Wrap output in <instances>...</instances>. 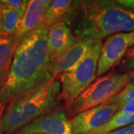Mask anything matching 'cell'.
Listing matches in <instances>:
<instances>
[{"label": "cell", "instance_id": "obj_1", "mask_svg": "<svg viewBox=\"0 0 134 134\" xmlns=\"http://www.w3.org/2000/svg\"><path fill=\"white\" fill-rule=\"evenodd\" d=\"M48 30L41 25L17 46L7 79L0 90V108L36 90L54 77L50 72Z\"/></svg>", "mask_w": 134, "mask_h": 134}, {"label": "cell", "instance_id": "obj_2", "mask_svg": "<svg viewBox=\"0 0 134 134\" xmlns=\"http://www.w3.org/2000/svg\"><path fill=\"white\" fill-rule=\"evenodd\" d=\"M69 21L74 23L73 34L77 40L97 43L115 34L134 31V10L121 7L116 1H75L66 24Z\"/></svg>", "mask_w": 134, "mask_h": 134}, {"label": "cell", "instance_id": "obj_3", "mask_svg": "<svg viewBox=\"0 0 134 134\" xmlns=\"http://www.w3.org/2000/svg\"><path fill=\"white\" fill-rule=\"evenodd\" d=\"M60 84L57 77L10 102L0 119V132L14 133L35 119L59 109Z\"/></svg>", "mask_w": 134, "mask_h": 134}, {"label": "cell", "instance_id": "obj_4", "mask_svg": "<svg viewBox=\"0 0 134 134\" xmlns=\"http://www.w3.org/2000/svg\"><path fill=\"white\" fill-rule=\"evenodd\" d=\"M130 81L128 72L110 73L98 77L75 100L66 104L67 116L73 118L83 111L104 104L119 94Z\"/></svg>", "mask_w": 134, "mask_h": 134}, {"label": "cell", "instance_id": "obj_5", "mask_svg": "<svg viewBox=\"0 0 134 134\" xmlns=\"http://www.w3.org/2000/svg\"><path fill=\"white\" fill-rule=\"evenodd\" d=\"M102 41L94 45L90 53L73 69L60 74L57 79L60 84V99L69 104L96 79Z\"/></svg>", "mask_w": 134, "mask_h": 134}, {"label": "cell", "instance_id": "obj_6", "mask_svg": "<svg viewBox=\"0 0 134 134\" xmlns=\"http://www.w3.org/2000/svg\"><path fill=\"white\" fill-rule=\"evenodd\" d=\"M133 46L134 31L115 34L107 37L101 45L96 76H103L119 65L128 49Z\"/></svg>", "mask_w": 134, "mask_h": 134}, {"label": "cell", "instance_id": "obj_7", "mask_svg": "<svg viewBox=\"0 0 134 134\" xmlns=\"http://www.w3.org/2000/svg\"><path fill=\"white\" fill-rule=\"evenodd\" d=\"M13 134H72L65 110L58 109L35 119Z\"/></svg>", "mask_w": 134, "mask_h": 134}, {"label": "cell", "instance_id": "obj_8", "mask_svg": "<svg viewBox=\"0 0 134 134\" xmlns=\"http://www.w3.org/2000/svg\"><path fill=\"white\" fill-rule=\"evenodd\" d=\"M118 110L115 104H105L77 114L70 120L72 134H88L99 128Z\"/></svg>", "mask_w": 134, "mask_h": 134}, {"label": "cell", "instance_id": "obj_9", "mask_svg": "<svg viewBox=\"0 0 134 134\" xmlns=\"http://www.w3.org/2000/svg\"><path fill=\"white\" fill-rule=\"evenodd\" d=\"M97 43L87 39L77 40L75 43L51 62L50 72L52 75L56 77L60 74L73 69L86 58Z\"/></svg>", "mask_w": 134, "mask_h": 134}, {"label": "cell", "instance_id": "obj_10", "mask_svg": "<svg viewBox=\"0 0 134 134\" xmlns=\"http://www.w3.org/2000/svg\"><path fill=\"white\" fill-rule=\"evenodd\" d=\"M52 2L51 0L29 1L19 29L14 35L17 45L28 34L43 25L45 14Z\"/></svg>", "mask_w": 134, "mask_h": 134}, {"label": "cell", "instance_id": "obj_11", "mask_svg": "<svg viewBox=\"0 0 134 134\" xmlns=\"http://www.w3.org/2000/svg\"><path fill=\"white\" fill-rule=\"evenodd\" d=\"M76 40V37L66 23L62 21L51 26L47 34V46L51 62L75 43Z\"/></svg>", "mask_w": 134, "mask_h": 134}, {"label": "cell", "instance_id": "obj_12", "mask_svg": "<svg viewBox=\"0 0 134 134\" xmlns=\"http://www.w3.org/2000/svg\"><path fill=\"white\" fill-rule=\"evenodd\" d=\"M17 46L14 35L2 34L0 37V90L7 79Z\"/></svg>", "mask_w": 134, "mask_h": 134}, {"label": "cell", "instance_id": "obj_13", "mask_svg": "<svg viewBox=\"0 0 134 134\" xmlns=\"http://www.w3.org/2000/svg\"><path fill=\"white\" fill-rule=\"evenodd\" d=\"M75 2L70 0H54L46 10L43 25L49 29L59 22H66L74 9Z\"/></svg>", "mask_w": 134, "mask_h": 134}, {"label": "cell", "instance_id": "obj_14", "mask_svg": "<svg viewBox=\"0 0 134 134\" xmlns=\"http://www.w3.org/2000/svg\"><path fill=\"white\" fill-rule=\"evenodd\" d=\"M26 9L4 10L1 11L2 17L3 34H16Z\"/></svg>", "mask_w": 134, "mask_h": 134}, {"label": "cell", "instance_id": "obj_15", "mask_svg": "<svg viewBox=\"0 0 134 134\" xmlns=\"http://www.w3.org/2000/svg\"><path fill=\"white\" fill-rule=\"evenodd\" d=\"M134 123V113L128 115L120 114L119 112L115 113L105 125L101 126L98 129L92 131L88 134H106L116 130L125 127L126 126Z\"/></svg>", "mask_w": 134, "mask_h": 134}, {"label": "cell", "instance_id": "obj_16", "mask_svg": "<svg viewBox=\"0 0 134 134\" xmlns=\"http://www.w3.org/2000/svg\"><path fill=\"white\" fill-rule=\"evenodd\" d=\"M134 98V81L130 82L119 94L108 100L105 104H115L120 111L129 101Z\"/></svg>", "mask_w": 134, "mask_h": 134}, {"label": "cell", "instance_id": "obj_17", "mask_svg": "<svg viewBox=\"0 0 134 134\" xmlns=\"http://www.w3.org/2000/svg\"><path fill=\"white\" fill-rule=\"evenodd\" d=\"M132 71H134V46L128 49L118 68V73H129Z\"/></svg>", "mask_w": 134, "mask_h": 134}, {"label": "cell", "instance_id": "obj_18", "mask_svg": "<svg viewBox=\"0 0 134 134\" xmlns=\"http://www.w3.org/2000/svg\"><path fill=\"white\" fill-rule=\"evenodd\" d=\"M29 2L26 0H0V11L4 10L26 9Z\"/></svg>", "mask_w": 134, "mask_h": 134}, {"label": "cell", "instance_id": "obj_19", "mask_svg": "<svg viewBox=\"0 0 134 134\" xmlns=\"http://www.w3.org/2000/svg\"><path fill=\"white\" fill-rule=\"evenodd\" d=\"M118 112L120 114L124 115H128L134 113V98L129 101L121 110Z\"/></svg>", "mask_w": 134, "mask_h": 134}, {"label": "cell", "instance_id": "obj_20", "mask_svg": "<svg viewBox=\"0 0 134 134\" xmlns=\"http://www.w3.org/2000/svg\"><path fill=\"white\" fill-rule=\"evenodd\" d=\"M134 131V123L132 125L126 126L125 127L120 128L114 131H112L110 133L106 134H130Z\"/></svg>", "mask_w": 134, "mask_h": 134}, {"label": "cell", "instance_id": "obj_21", "mask_svg": "<svg viewBox=\"0 0 134 134\" xmlns=\"http://www.w3.org/2000/svg\"><path fill=\"white\" fill-rule=\"evenodd\" d=\"M116 2L121 7L134 10V0H118Z\"/></svg>", "mask_w": 134, "mask_h": 134}, {"label": "cell", "instance_id": "obj_22", "mask_svg": "<svg viewBox=\"0 0 134 134\" xmlns=\"http://www.w3.org/2000/svg\"><path fill=\"white\" fill-rule=\"evenodd\" d=\"M3 34V27H2V13L0 11V37Z\"/></svg>", "mask_w": 134, "mask_h": 134}, {"label": "cell", "instance_id": "obj_23", "mask_svg": "<svg viewBox=\"0 0 134 134\" xmlns=\"http://www.w3.org/2000/svg\"><path fill=\"white\" fill-rule=\"evenodd\" d=\"M130 75V77H131V81H134V71H132V72H129Z\"/></svg>", "mask_w": 134, "mask_h": 134}, {"label": "cell", "instance_id": "obj_24", "mask_svg": "<svg viewBox=\"0 0 134 134\" xmlns=\"http://www.w3.org/2000/svg\"><path fill=\"white\" fill-rule=\"evenodd\" d=\"M0 134H4L3 133H2V132H0Z\"/></svg>", "mask_w": 134, "mask_h": 134}]
</instances>
